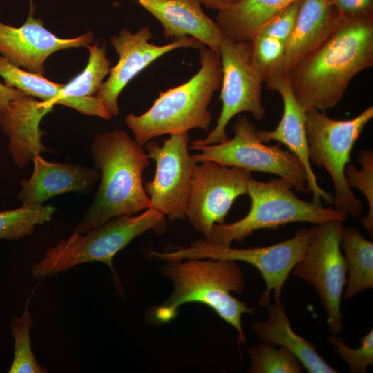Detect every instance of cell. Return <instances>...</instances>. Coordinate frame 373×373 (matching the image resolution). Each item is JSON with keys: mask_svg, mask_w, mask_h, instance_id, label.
Instances as JSON below:
<instances>
[{"mask_svg": "<svg viewBox=\"0 0 373 373\" xmlns=\"http://www.w3.org/2000/svg\"><path fill=\"white\" fill-rule=\"evenodd\" d=\"M373 66V17L339 16L332 32L289 73L294 93L305 109L326 111L343 98L351 80Z\"/></svg>", "mask_w": 373, "mask_h": 373, "instance_id": "obj_1", "label": "cell"}, {"mask_svg": "<svg viewBox=\"0 0 373 373\" xmlns=\"http://www.w3.org/2000/svg\"><path fill=\"white\" fill-rule=\"evenodd\" d=\"M90 156L99 184L74 232L82 234L113 218L151 207L142 179L149 158L135 140L122 130L99 133L92 142Z\"/></svg>", "mask_w": 373, "mask_h": 373, "instance_id": "obj_2", "label": "cell"}, {"mask_svg": "<svg viewBox=\"0 0 373 373\" xmlns=\"http://www.w3.org/2000/svg\"><path fill=\"white\" fill-rule=\"evenodd\" d=\"M162 276L173 284L169 297L153 311L152 319L157 324L170 322L178 314V308L188 303H200L212 309L238 333L239 343H245L242 326L245 313L255 308L231 295L244 291L245 276L236 261L191 259L166 261L160 267Z\"/></svg>", "mask_w": 373, "mask_h": 373, "instance_id": "obj_3", "label": "cell"}, {"mask_svg": "<svg viewBox=\"0 0 373 373\" xmlns=\"http://www.w3.org/2000/svg\"><path fill=\"white\" fill-rule=\"evenodd\" d=\"M199 70L187 82L160 93L144 113H128L125 118L135 141L144 146L163 135H180L190 130L209 131L212 115L209 105L221 85L220 53L204 45L199 48Z\"/></svg>", "mask_w": 373, "mask_h": 373, "instance_id": "obj_4", "label": "cell"}, {"mask_svg": "<svg viewBox=\"0 0 373 373\" xmlns=\"http://www.w3.org/2000/svg\"><path fill=\"white\" fill-rule=\"evenodd\" d=\"M166 216L153 207L140 213L113 218L84 233L74 232L48 249L32 268V276L42 279L66 271L78 265L99 262L113 271V258L135 238L152 231L162 234Z\"/></svg>", "mask_w": 373, "mask_h": 373, "instance_id": "obj_5", "label": "cell"}, {"mask_svg": "<svg viewBox=\"0 0 373 373\" xmlns=\"http://www.w3.org/2000/svg\"><path fill=\"white\" fill-rule=\"evenodd\" d=\"M292 185L278 178L267 182L251 177L247 186L251 207L240 220L229 224H216L208 238L212 242L231 246L233 241H242L260 229H277L293 222L315 225L332 220H346L347 217L335 209L326 208L298 198Z\"/></svg>", "mask_w": 373, "mask_h": 373, "instance_id": "obj_6", "label": "cell"}, {"mask_svg": "<svg viewBox=\"0 0 373 373\" xmlns=\"http://www.w3.org/2000/svg\"><path fill=\"white\" fill-rule=\"evenodd\" d=\"M314 231V227L297 231L291 238L266 247L232 248L212 242L205 238L198 240L187 247H178L164 251H151L153 259L173 261L191 259H214L242 261L255 267L266 284L259 305L268 307L271 294L275 303H281V293L285 283L295 265L299 260Z\"/></svg>", "mask_w": 373, "mask_h": 373, "instance_id": "obj_7", "label": "cell"}, {"mask_svg": "<svg viewBox=\"0 0 373 373\" xmlns=\"http://www.w3.org/2000/svg\"><path fill=\"white\" fill-rule=\"evenodd\" d=\"M305 115L310 162L329 174L335 191L334 209L347 218H358L363 204L347 184L345 170L356 141L373 117V107L350 119H335L316 108L306 110Z\"/></svg>", "mask_w": 373, "mask_h": 373, "instance_id": "obj_8", "label": "cell"}, {"mask_svg": "<svg viewBox=\"0 0 373 373\" xmlns=\"http://www.w3.org/2000/svg\"><path fill=\"white\" fill-rule=\"evenodd\" d=\"M219 53L222 62V110L216 126L207 137L192 141L189 149L222 143L229 140L227 126L237 115L250 113L262 120L266 112L262 101L264 77L254 64L251 43L224 37Z\"/></svg>", "mask_w": 373, "mask_h": 373, "instance_id": "obj_9", "label": "cell"}, {"mask_svg": "<svg viewBox=\"0 0 373 373\" xmlns=\"http://www.w3.org/2000/svg\"><path fill=\"white\" fill-rule=\"evenodd\" d=\"M232 138L219 144L198 146L193 156L198 163L211 161L248 171L275 174L288 181L298 191L307 192L306 173L298 159L279 145L268 146L262 142L258 129L246 115L233 125Z\"/></svg>", "mask_w": 373, "mask_h": 373, "instance_id": "obj_10", "label": "cell"}, {"mask_svg": "<svg viewBox=\"0 0 373 373\" xmlns=\"http://www.w3.org/2000/svg\"><path fill=\"white\" fill-rule=\"evenodd\" d=\"M343 220L317 224L303 254L291 274L312 285L327 316L331 335L343 327L341 302L347 281V267L341 248Z\"/></svg>", "mask_w": 373, "mask_h": 373, "instance_id": "obj_11", "label": "cell"}, {"mask_svg": "<svg viewBox=\"0 0 373 373\" xmlns=\"http://www.w3.org/2000/svg\"><path fill=\"white\" fill-rule=\"evenodd\" d=\"M188 133L171 135L162 145L149 141L147 155L155 162L154 177L144 184L153 207L171 220L185 218L192 179L198 165L189 153Z\"/></svg>", "mask_w": 373, "mask_h": 373, "instance_id": "obj_12", "label": "cell"}, {"mask_svg": "<svg viewBox=\"0 0 373 373\" xmlns=\"http://www.w3.org/2000/svg\"><path fill=\"white\" fill-rule=\"evenodd\" d=\"M199 163L192 179L185 218L208 238L216 224L225 223L235 200L247 194L251 172L211 161Z\"/></svg>", "mask_w": 373, "mask_h": 373, "instance_id": "obj_13", "label": "cell"}, {"mask_svg": "<svg viewBox=\"0 0 373 373\" xmlns=\"http://www.w3.org/2000/svg\"><path fill=\"white\" fill-rule=\"evenodd\" d=\"M153 35L148 26L135 33L122 29L110 38L119 55L117 64L111 68L108 79L95 95L111 116L119 113L118 97L127 84L139 73L162 55L180 48H200L203 44L192 37H181L163 46L150 43Z\"/></svg>", "mask_w": 373, "mask_h": 373, "instance_id": "obj_14", "label": "cell"}, {"mask_svg": "<svg viewBox=\"0 0 373 373\" xmlns=\"http://www.w3.org/2000/svg\"><path fill=\"white\" fill-rule=\"evenodd\" d=\"M26 21L19 28L0 21V54L12 64L27 71L43 75L46 59L55 52L89 45L93 40L92 32L72 39L57 37L46 29L39 19L33 17L34 6Z\"/></svg>", "mask_w": 373, "mask_h": 373, "instance_id": "obj_15", "label": "cell"}, {"mask_svg": "<svg viewBox=\"0 0 373 373\" xmlns=\"http://www.w3.org/2000/svg\"><path fill=\"white\" fill-rule=\"evenodd\" d=\"M267 89L278 92L283 100L282 117L276 128L271 131L258 129L259 138L267 144L276 141L285 145L300 162L307 175V190L313 195L312 202L322 204L333 201L332 196L318 183L309 157L306 133V110L296 99L288 75L276 77L265 81Z\"/></svg>", "mask_w": 373, "mask_h": 373, "instance_id": "obj_16", "label": "cell"}, {"mask_svg": "<svg viewBox=\"0 0 373 373\" xmlns=\"http://www.w3.org/2000/svg\"><path fill=\"white\" fill-rule=\"evenodd\" d=\"M32 162L30 177L20 182L17 198L22 204H44L55 196L68 193L86 194L99 180L95 167L50 162L41 154L36 155Z\"/></svg>", "mask_w": 373, "mask_h": 373, "instance_id": "obj_17", "label": "cell"}, {"mask_svg": "<svg viewBox=\"0 0 373 373\" xmlns=\"http://www.w3.org/2000/svg\"><path fill=\"white\" fill-rule=\"evenodd\" d=\"M338 19L337 10L328 0H301L297 21L285 43L283 57L265 81L288 75L325 41Z\"/></svg>", "mask_w": 373, "mask_h": 373, "instance_id": "obj_18", "label": "cell"}, {"mask_svg": "<svg viewBox=\"0 0 373 373\" xmlns=\"http://www.w3.org/2000/svg\"><path fill=\"white\" fill-rule=\"evenodd\" d=\"M53 106L26 94L12 100L0 115V126L8 137V151L18 168L26 167L37 154L51 152L42 142L46 133L39 124Z\"/></svg>", "mask_w": 373, "mask_h": 373, "instance_id": "obj_19", "label": "cell"}, {"mask_svg": "<svg viewBox=\"0 0 373 373\" xmlns=\"http://www.w3.org/2000/svg\"><path fill=\"white\" fill-rule=\"evenodd\" d=\"M154 16L167 39L192 37L219 52L224 38L199 0H134Z\"/></svg>", "mask_w": 373, "mask_h": 373, "instance_id": "obj_20", "label": "cell"}, {"mask_svg": "<svg viewBox=\"0 0 373 373\" xmlns=\"http://www.w3.org/2000/svg\"><path fill=\"white\" fill-rule=\"evenodd\" d=\"M267 309V320L254 322L251 326L262 341L287 349L309 373L338 372L321 356L314 343L295 333L281 303H274Z\"/></svg>", "mask_w": 373, "mask_h": 373, "instance_id": "obj_21", "label": "cell"}, {"mask_svg": "<svg viewBox=\"0 0 373 373\" xmlns=\"http://www.w3.org/2000/svg\"><path fill=\"white\" fill-rule=\"evenodd\" d=\"M298 1L239 0L218 11L216 23L224 37L236 41H249L267 21Z\"/></svg>", "mask_w": 373, "mask_h": 373, "instance_id": "obj_22", "label": "cell"}, {"mask_svg": "<svg viewBox=\"0 0 373 373\" xmlns=\"http://www.w3.org/2000/svg\"><path fill=\"white\" fill-rule=\"evenodd\" d=\"M341 248L347 274L344 298L349 299L373 287V243L356 228H344Z\"/></svg>", "mask_w": 373, "mask_h": 373, "instance_id": "obj_23", "label": "cell"}, {"mask_svg": "<svg viewBox=\"0 0 373 373\" xmlns=\"http://www.w3.org/2000/svg\"><path fill=\"white\" fill-rule=\"evenodd\" d=\"M56 208L52 204H22L0 212V240H19L32 234L37 226L51 221Z\"/></svg>", "mask_w": 373, "mask_h": 373, "instance_id": "obj_24", "label": "cell"}, {"mask_svg": "<svg viewBox=\"0 0 373 373\" xmlns=\"http://www.w3.org/2000/svg\"><path fill=\"white\" fill-rule=\"evenodd\" d=\"M0 76L4 79L5 85L51 106L55 104L64 86L45 78L43 75L23 70L3 57H0Z\"/></svg>", "mask_w": 373, "mask_h": 373, "instance_id": "obj_25", "label": "cell"}, {"mask_svg": "<svg viewBox=\"0 0 373 373\" xmlns=\"http://www.w3.org/2000/svg\"><path fill=\"white\" fill-rule=\"evenodd\" d=\"M28 301L23 314H16L10 321V332L14 339V356L9 373H45L32 350L30 331L33 320L28 310Z\"/></svg>", "mask_w": 373, "mask_h": 373, "instance_id": "obj_26", "label": "cell"}, {"mask_svg": "<svg viewBox=\"0 0 373 373\" xmlns=\"http://www.w3.org/2000/svg\"><path fill=\"white\" fill-rule=\"evenodd\" d=\"M251 373H300L303 367L296 356L287 349L276 348L262 341L248 350Z\"/></svg>", "mask_w": 373, "mask_h": 373, "instance_id": "obj_27", "label": "cell"}, {"mask_svg": "<svg viewBox=\"0 0 373 373\" xmlns=\"http://www.w3.org/2000/svg\"><path fill=\"white\" fill-rule=\"evenodd\" d=\"M361 168L358 169L350 163L345 170L349 186L357 188L365 195L368 204V213L361 220L363 227L371 236L373 233V152L361 150L358 157Z\"/></svg>", "mask_w": 373, "mask_h": 373, "instance_id": "obj_28", "label": "cell"}, {"mask_svg": "<svg viewBox=\"0 0 373 373\" xmlns=\"http://www.w3.org/2000/svg\"><path fill=\"white\" fill-rule=\"evenodd\" d=\"M329 343L340 356L347 363L352 373H365L373 363V330L360 338V347L352 348L347 346L336 335H331Z\"/></svg>", "mask_w": 373, "mask_h": 373, "instance_id": "obj_29", "label": "cell"}, {"mask_svg": "<svg viewBox=\"0 0 373 373\" xmlns=\"http://www.w3.org/2000/svg\"><path fill=\"white\" fill-rule=\"evenodd\" d=\"M251 43L254 64L265 82L283 57L285 43L260 34H256Z\"/></svg>", "mask_w": 373, "mask_h": 373, "instance_id": "obj_30", "label": "cell"}, {"mask_svg": "<svg viewBox=\"0 0 373 373\" xmlns=\"http://www.w3.org/2000/svg\"><path fill=\"white\" fill-rule=\"evenodd\" d=\"M300 3L301 0L296 1L273 16L259 28L256 34L286 43L296 25Z\"/></svg>", "mask_w": 373, "mask_h": 373, "instance_id": "obj_31", "label": "cell"}, {"mask_svg": "<svg viewBox=\"0 0 373 373\" xmlns=\"http://www.w3.org/2000/svg\"><path fill=\"white\" fill-rule=\"evenodd\" d=\"M339 16L347 19L373 17V0H328Z\"/></svg>", "mask_w": 373, "mask_h": 373, "instance_id": "obj_32", "label": "cell"}, {"mask_svg": "<svg viewBox=\"0 0 373 373\" xmlns=\"http://www.w3.org/2000/svg\"><path fill=\"white\" fill-rule=\"evenodd\" d=\"M26 93L15 88L9 87L0 82V115L8 108L10 102Z\"/></svg>", "mask_w": 373, "mask_h": 373, "instance_id": "obj_33", "label": "cell"}, {"mask_svg": "<svg viewBox=\"0 0 373 373\" xmlns=\"http://www.w3.org/2000/svg\"><path fill=\"white\" fill-rule=\"evenodd\" d=\"M239 0H199L205 8L216 10L218 12L229 8Z\"/></svg>", "mask_w": 373, "mask_h": 373, "instance_id": "obj_34", "label": "cell"}]
</instances>
